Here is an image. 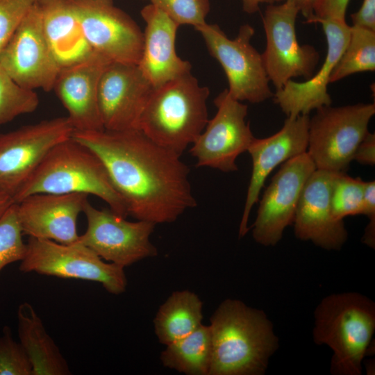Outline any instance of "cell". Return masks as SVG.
I'll return each mask as SVG.
<instances>
[{
	"instance_id": "obj_15",
	"label": "cell",
	"mask_w": 375,
	"mask_h": 375,
	"mask_svg": "<svg viewBox=\"0 0 375 375\" xmlns=\"http://www.w3.org/2000/svg\"><path fill=\"white\" fill-rule=\"evenodd\" d=\"M315 169L307 151L281 164L260 201L252 231L257 243L274 246L281 240L293 223L302 189Z\"/></svg>"
},
{
	"instance_id": "obj_16",
	"label": "cell",
	"mask_w": 375,
	"mask_h": 375,
	"mask_svg": "<svg viewBox=\"0 0 375 375\" xmlns=\"http://www.w3.org/2000/svg\"><path fill=\"white\" fill-rule=\"evenodd\" d=\"M153 87L138 65L110 62L98 85V103L104 129H137L138 123Z\"/></svg>"
},
{
	"instance_id": "obj_40",
	"label": "cell",
	"mask_w": 375,
	"mask_h": 375,
	"mask_svg": "<svg viewBox=\"0 0 375 375\" xmlns=\"http://www.w3.org/2000/svg\"><path fill=\"white\" fill-rule=\"evenodd\" d=\"M13 203V199L0 190V218Z\"/></svg>"
},
{
	"instance_id": "obj_38",
	"label": "cell",
	"mask_w": 375,
	"mask_h": 375,
	"mask_svg": "<svg viewBox=\"0 0 375 375\" xmlns=\"http://www.w3.org/2000/svg\"><path fill=\"white\" fill-rule=\"evenodd\" d=\"M295 6L299 12L306 19L314 15V9L317 0H285Z\"/></svg>"
},
{
	"instance_id": "obj_7",
	"label": "cell",
	"mask_w": 375,
	"mask_h": 375,
	"mask_svg": "<svg viewBox=\"0 0 375 375\" xmlns=\"http://www.w3.org/2000/svg\"><path fill=\"white\" fill-rule=\"evenodd\" d=\"M19 269L23 273L97 282L115 295L124 293L128 284L124 267L103 260L78 242L65 244L29 237Z\"/></svg>"
},
{
	"instance_id": "obj_26",
	"label": "cell",
	"mask_w": 375,
	"mask_h": 375,
	"mask_svg": "<svg viewBox=\"0 0 375 375\" xmlns=\"http://www.w3.org/2000/svg\"><path fill=\"white\" fill-rule=\"evenodd\" d=\"M162 365L186 375H209L212 343L209 326L201 324L184 338L165 346Z\"/></svg>"
},
{
	"instance_id": "obj_36",
	"label": "cell",
	"mask_w": 375,
	"mask_h": 375,
	"mask_svg": "<svg viewBox=\"0 0 375 375\" xmlns=\"http://www.w3.org/2000/svg\"><path fill=\"white\" fill-rule=\"evenodd\" d=\"M352 26L375 31V0H363L358 11L351 15Z\"/></svg>"
},
{
	"instance_id": "obj_3",
	"label": "cell",
	"mask_w": 375,
	"mask_h": 375,
	"mask_svg": "<svg viewBox=\"0 0 375 375\" xmlns=\"http://www.w3.org/2000/svg\"><path fill=\"white\" fill-rule=\"evenodd\" d=\"M209 88L191 72L153 88L137 129L158 144L181 156L208 122Z\"/></svg>"
},
{
	"instance_id": "obj_8",
	"label": "cell",
	"mask_w": 375,
	"mask_h": 375,
	"mask_svg": "<svg viewBox=\"0 0 375 375\" xmlns=\"http://www.w3.org/2000/svg\"><path fill=\"white\" fill-rule=\"evenodd\" d=\"M195 29L224 71L227 90L233 99L259 103L273 97L262 53L251 44L255 33L252 26L242 25L234 39L228 38L215 24L206 22Z\"/></svg>"
},
{
	"instance_id": "obj_10",
	"label": "cell",
	"mask_w": 375,
	"mask_h": 375,
	"mask_svg": "<svg viewBox=\"0 0 375 375\" xmlns=\"http://www.w3.org/2000/svg\"><path fill=\"white\" fill-rule=\"evenodd\" d=\"M299 13L289 1L268 5L262 17L266 47L262 53L267 77L279 90L290 80L310 78L315 73L320 56L310 44H300L296 33Z\"/></svg>"
},
{
	"instance_id": "obj_31",
	"label": "cell",
	"mask_w": 375,
	"mask_h": 375,
	"mask_svg": "<svg viewBox=\"0 0 375 375\" xmlns=\"http://www.w3.org/2000/svg\"><path fill=\"white\" fill-rule=\"evenodd\" d=\"M179 26L195 28L205 24L210 10L209 0H149Z\"/></svg>"
},
{
	"instance_id": "obj_20",
	"label": "cell",
	"mask_w": 375,
	"mask_h": 375,
	"mask_svg": "<svg viewBox=\"0 0 375 375\" xmlns=\"http://www.w3.org/2000/svg\"><path fill=\"white\" fill-rule=\"evenodd\" d=\"M309 115L287 117L280 131L266 138H255L247 151L252 159V172L248 187L239 235L249 228L252 207L259 200L261 189L269 174L279 165L307 151Z\"/></svg>"
},
{
	"instance_id": "obj_30",
	"label": "cell",
	"mask_w": 375,
	"mask_h": 375,
	"mask_svg": "<svg viewBox=\"0 0 375 375\" xmlns=\"http://www.w3.org/2000/svg\"><path fill=\"white\" fill-rule=\"evenodd\" d=\"M13 203L0 218V274L8 265L22 261L26 251V243Z\"/></svg>"
},
{
	"instance_id": "obj_28",
	"label": "cell",
	"mask_w": 375,
	"mask_h": 375,
	"mask_svg": "<svg viewBox=\"0 0 375 375\" xmlns=\"http://www.w3.org/2000/svg\"><path fill=\"white\" fill-rule=\"evenodd\" d=\"M39 102L35 90L19 85L0 65V125L34 112Z\"/></svg>"
},
{
	"instance_id": "obj_32",
	"label": "cell",
	"mask_w": 375,
	"mask_h": 375,
	"mask_svg": "<svg viewBox=\"0 0 375 375\" xmlns=\"http://www.w3.org/2000/svg\"><path fill=\"white\" fill-rule=\"evenodd\" d=\"M0 335V375H32V365L20 342L12 338L10 327Z\"/></svg>"
},
{
	"instance_id": "obj_23",
	"label": "cell",
	"mask_w": 375,
	"mask_h": 375,
	"mask_svg": "<svg viewBox=\"0 0 375 375\" xmlns=\"http://www.w3.org/2000/svg\"><path fill=\"white\" fill-rule=\"evenodd\" d=\"M38 3L45 35L61 68L83 60L94 51L68 0H40Z\"/></svg>"
},
{
	"instance_id": "obj_21",
	"label": "cell",
	"mask_w": 375,
	"mask_h": 375,
	"mask_svg": "<svg viewBox=\"0 0 375 375\" xmlns=\"http://www.w3.org/2000/svg\"><path fill=\"white\" fill-rule=\"evenodd\" d=\"M112 61L93 51L83 60L60 68L53 90L65 108L74 131L104 129L98 103V85Z\"/></svg>"
},
{
	"instance_id": "obj_34",
	"label": "cell",
	"mask_w": 375,
	"mask_h": 375,
	"mask_svg": "<svg viewBox=\"0 0 375 375\" xmlns=\"http://www.w3.org/2000/svg\"><path fill=\"white\" fill-rule=\"evenodd\" d=\"M363 212L369 221L366 226L362 242L374 249L375 246V182H365Z\"/></svg>"
},
{
	"instance_id": "obj_4",
	"label": "cell",
	"mask_w": 375,
	"mask_h": 375,
	"mask_svg": "<svg viewBox=\"0 0 375 375\" xmlns=\"http://www.w3.org/2000/svg\"><path fill=\"white\" fill-rule=\"evenodd\" d=\"M38 193L92 194L104 201L117 215H128L99 158L72 137L49 151L13 200L18 203Z\"/></svg>"
},
{
	"instance_id": "obj_14",
	"label": "cell",
	"mask_w": 375,
	"mask_h": 375,
	"mask_svg": "<svg viewBox=\"0 0 375 375\" xmlns=\"http://www.w3.org/2000/svg\"><path fill=\"white\" fill-rule=\"evenodd\" d=\"M38 3L0 51V65L21 87L50 92L61 67L45 35Z\"/></svg>"
},
{
	"instance_id": "obj_25",
	"label": "cell",
	"mask_w": 375,
	"mask_h": 375,
	"mask_svg": "<svg viewBox=\"0 0 375 375\" xmlns=\"http://www.w3.org/2000/svg\"><path fill=\"white\" fill-rule=\"evenodd\" d=\"M203 302L194 292H173L159 307L153 319L155 334L158 342L169 344L189 335L201 324Z\"/></svg>"
},
{
	"instance_id": "obj_18",
	"label": "cell",
	"mask_w": 375,
	"mask_h": 375,
	"mask_svg": "<svg viewBox=\"0 0 375 375\" xmlns=\"http://www.w3.org/2000/svg\"><path fill=\"white\" fill-rule=\"evenodd\" d=\"M337 172L315 169L306 181L293 220L295 236L326 250H340L347 239L343 220L335 219L331 198Z\"/></svg>"
},
{
	"instance_id": "obj_13",
	"label": "cell",
	"mask_w": 375,
	"mask_h": 375,
	"mask_svg": "<svg viewBox=\"0 0 375 375\" xmlns=\"http://www.w3.org/2000/svg\"><path fill=\"white\" fill-rule=\"evenodd\" d=\"M215 115L190 150L197 167H208L224 172H235L237 158L247 151L256 138L246 122L248 106L233 99L227 89L214 100Z\"/></svg>"
},
{
	"instance_id": "obj_6",
	"label": "cell",
	"mask_w": 375,
	"mask_h": 375,
	"mask_svg": "<svg viewBox=\"0 0 375 375\" xmlns=\"http://www.w3.org/2000/svg\"><path fill=\"white\" fill-rule=\"evenodd\" d=\"M374 114V103L330 105L316 110L309 119L307 149L316 169L345 172L369 132L368 125Z\"/></svg>"
},
{
	"instance_id": "obj_12",
	"label": "cell",
	"mask_w": 375,
	"mask_h": 375,
	"mask_svg": "<svg viewBox=\"0 0 375 375\" xmlns=\"http://www.w3.org/2000/svg\"><path fill=\"white\" fill-rule=\"evenodd\" d=\"M92 49L112 62L138 65L143 32L113 0H68Z\"/></svg>"
},
{
	"instance_id": "obj_19",
	"label": "cell",
	"mask_w": 375,
	"mask_h": 375,
	"mask_svg": "<svg viewBox=\"0 0 375 375\" xmlns=\"http://www.w3.org/2000/svg\"><path fill=\"white\" fill-rule=\"evenodd\" d=\"M83 193H38L17 203L23 235L69 244L78 240L77 219L88 201Z\"/></svg>"
},
{
	"instance_id": "obj_17",
	"label": "cell",
	"mask_w": 375,
	"mask_h": 375,
	"mask_svg": "<svg viewBox=\"0 0 375 375\" xmlns=\"http://www.w3.org/2000/svg\"><path fill=\"white\" fill-rule=\"evenodd\" d=\"M306 23L322 25L326 39L327 52L322 65L315 74L303 82L290 80L274 93V101L290 118L309 115L313 110L331 105L328 85L349 38L351 26L346 20L312 18Z\"/></svg>"
},
{
	"instance_id": "obj_22",
	"label": "cell",
	"mask_w": 375,
	"mask_h": 375,
	"mask_svg": "<svg viewBox=\"0 0 375 375\" xmlns=\"http://www.w3.org/2000/svg\"><path fill=\"white\" fill-rule=\"evenodd\" d=\"M143 49L138 66L153 88L190 73L191 64L180 58L175 43L179 25L156 6H144Z\"/></svg>"
},
{
	"instance_id": "obj_2",
	"label": "cell",
	"mask_w": 375,
	"mask_h": 375,
	"mask_svg": "<svg viewBox=\"0 0 375 375\" xmlns=\"http://www.w3.org/2000/svg\"><path fill=\"white\" fill-rule=\"evenodd\" d=\"M209 326L212 358L209 375H262L278 347L272 323L261 310L226 299Z\"/></svg>"
},
{
	"instance_id": "obj_27",
	"label": "cell",
	"mask_w": 375,
	"mask_h": 375,
	"mask_svg": "<svg viewBox=\"0 0 375 375\" xmlns=\"http://www.w3.org/2000/svg\"><path fill=\"white\" fill-rule=\"evenodd\" d=\"M375 70V31L351 26L347 44L336 63L329 82L355 73Z\"/></svg>"
},
{
	"instance_id": "obj_39",
	"label": "cell",
	"mask_w": 375,
	"mask_h": 375,
	"mask_svg": "<svg viewBox=\"0 0 375 375\" xmlns=\"http://www.w3.org/2000/svg\"><path fill=\"white\" fill-rule=\"evenodd\" d=\"M244 12L247 14H253L258 12L261 4H275L276 2L285 1V0H240Z\"/></svg>"
},
{
	"instance_id": "obj_35",
	"label": "cell",
	"mask_w": 375,
	"mask_h": 375,
	"mask_svg": "<svg viewBox=\"0 0 375 375\" xmlns=\"http://www.w3.org/2000/svg\"><path fill=\"white\" fill-rule=\"evenodd\" d=\"M350 0H317L312 18H331L346 20V12Z\"/></svg>"
},
{
	"instance_id": "obj_24",
	"label": "cell",
	"mask_w": 375,
	"mask_h": 375,
	"mask_svg": "<svg viewBox=\"0 0 375 375\" xmlns=\"http://www.w3.org/2000/svg\"><path fill=\"white\" fill-rule=\"evenodd\" d=\"M17 334L32 365V375H69V366L28 303L17 309Z\"/></svg>"
},
{
	"instance_id": "obj_29",
	"label": "cell",
	"mask_w": 375,
	"mask_h": 375,
	"mask_svg": "<svg viewBox=\"0 0 375 375\" xmlns=\"http://www.w3.org/2000/svg\"><path fill=\"white\" fill-rule=\"evenodd\" d=\"M365 181L352 178L345 172H337L331 192V206L333 217L343 220L349 215H362Z\"/></svg>"
},
{
	"instance_id": "obj_11",
	"label": "cell",
	"mask_w": 375,
	"mask_h": 375,
	"mask_svg": "<svg viewBox=\"0 0 375 375\" xmlns=\"http://www.w3.org/2000/svg\"><path fill=\"white\" fill-rule=\"evenodd\" d=\"M87 228L78 242L89 247L105 261L122 267L154 257L158 249L150 240L156 224L130 222L109 208L98 209L88 201L83 208Z\"/></svg>"
},
{
	"instance_id": "obj_33",
	"label": "cell",
	"mask_w": 375,
	"mask_h": 375,
	"mask_svg": "<svg viewBox=\"0 0 375 375\" xmlns=\"http://www.w3.org/2000/svg\"><path fill=\"white\" fill-rule=\"evenodd\" d=\"M40 0H0V51Z\"/></svg>"
},
{
	"instance_id": "obj_37",
	"label": "cell",
	"mask_w": 375,
	"mask_h": 375,
	"mask_svg": "<svg viewBox=\"0 0 375 375\" xmlns=\"http://www.w3.org/2000/svg\"><path fill=\"white\" fill-rule=\"evenodd\" d=\"M353 160L364 165H375V134L368 132L358 146Z\"/></svg>"
},
{
	"instance_id": "obj_1",
	"label": "cell",
	"mask_w": 375,
	"mask_h": 375,
	"mask_svg": "<svg viewBox=\"0 0 375 375\" xmlns=\"http://www.w3.org/2000/svg\"><path fill=\"white\" fill-rule=\"evenodd\" d=\"M72 137L99 158L128 215L136 220L172 223L197 206L181 156L141 131H74Z\"/></svg>"
},
{
	"instance_id": "obj_9",
	"label": "cell",
	"mask_w": 375,
	"mask_h": 375,
	"mask_svg": "<svg viewBox=\"0 0 375 375\" xmlns=\"http://www.w3.org/2000/svg\"><path fill=\"white\" fill-rule=\"evenodd\" d=\"M73 132L66 116L0 133V190L13 199L49 151Z\"/></svg>"
},
{
	"instance_id": "obj_5",
	"label": "cell",
	"mask_w": 375,
	"mask_h": 375,
	"mask_svg": "<svg viewBox=\"0 0 375 375\" xmlns=\"http://www.w3.org/2000/svg\"><path fill=\"white\" fill-rule=\"evenodd\" d=\"M375 330V303L357 292L332 294L315 310L313 340L333 351L331 373L360 375Z\"/></svg>"
}]
</instances>
